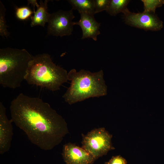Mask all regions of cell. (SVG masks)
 Here are the masks:
<instances>
[{
  "mask_svg": "<svg viewBox=\"0 0 164 164\" xmlns=\"http://www.w3.org/2000/svg\"><path fill=\"white\" fill-rule=\"evenodd\" d=\"M10 110L12 122L42 149H52L68 133L64 119L39 97L21 93L11 101Z\"/></svg>",
  "mask_w": 164,
  "mask_h": 164,
  "instance_id": "obj_1",
  "label": "cell"
},
{
  "mask_svg": "<svg viewBox=\"0 0 164 164\" xmlns=\"http://www.w3.org/2000/svg\"><path fill=\"white\" fill-rule=\"evenodd\" d=\"M68 78L71 81L70 85L62 97L69 104L107 94L102 70L92 72L84 69L77 71L73 69L68 72Z\"/></svg>",
  "mask_w": 164,
  "mask_h": 164,
  "instance_id": "obj_2",
  "label": "cell"
},
{
  "mask_svg": "<svg viewBox=\"0 0 164 164\" xmlns=\"http://www.w3.org/2000/svg\"><path fill=\"white\" fill-rule=\"evenodd\" d=\"M68 72L63 68L55 64L50 56L43 53L33 56L30 62L25 80L34 85L56 91L67 82Z\"/></svg>",
  "mask_w": 164,
  "mask_h": 164,
  "instance_id": "obj_3",
  "label": "cell"
},
{
  "mask_svg": "<svg viewBox=\"0 0 164 164\" xmlns=\"http://www.w3.org/2000/svg\"><path fill=\"white\" fill-rule=\"evenodd\" d=\"M33 56L25 49L7 47L0 49V84L15 89L25 80Z\"/></svg>",
  "mask_w": 164,
  "mask_h": 164,
  "instance_id": "obj_4",
  "label": "cell"
},
{
  "mask_svg": "<svg viewBox=\"0 0 164 164\" xmlns=\"http://www.w3.org/2000/svg\"><path fill=\"white\" fill-rule=\"evenodd\" d=\"M111 138L104 128L94 129L84 136L82 147L96 159L111 149Z\"/></svg>",
  "mask_w": 164,
  "mask_h": 164,
  "instance_id": "obj_5",
  "label": "cell"
},
{
  "mask_svg": "<svg viewBox=\"0 0 164 164\" xmlns=\"http://www.w3.org/2000/svg\"><path fill=\"white\" fill-rule=\"evenodd\" d=\"M73 10H60L50 14L48 22V34L60 37L71 35L74 26L73 20L75 18Z\"/></svg>",
  "mask_w": 164,
  "mask_h": 164,
  "instance_id": "obj_6",
  "label": "cell"
},
{
  "mask_svg": "<svg viewBox=\"0 0 164 164\" xmlns=\"http://www.w3.org/2000/svg\"><path fill=\"white\" fill-rule=\"evenodd\" d=\"M126 24L132 26L145 30L157 31L163 27V22L155 13L144 11L135 13L129 11L124 14Z\"/></svg>",
  "mask_w": 164,
  "mask_h": 164,
  "instance_id": "obj_7",
  "label": "cell"
},
{
  "mask_svg": "<svg viewBox=\"0 0 164 164\" xmlns=\"http://www.w3.org/2000/svg\"><path fill=\"white\" fill-rule=\"evenodd\" d=\"M62 155L66 164H92L96 160L84 149L70 143L64 145Z\"/></svg>",
  "mask_w": 164,
  "mask_h": 164,
  "instance_id": "obj_8",
  "label": "cell"
},
{
  "mask_svg": "<svg viewBox=\"0 0 164 164\" xmlns=\"http://www.w3.org/2000/svg\"><path fill=\"white\" fill-rule=\"evenodd\" d=\"M12 121L6 114V108L0 102V153L3 154L9 151L13 135Z\"/></svg>",
  "mask_w": 164,
  "mask_h": 164,
  "instance_id": "obj_9",
  "label": "cell"
},
{
  "mask_svg": "<svg viewBox=\"0 0 164 164\" xmlns=\"http://www.w3.org/2000/svg\"><path fill=\"white\" fill-rule=\"evenodd\" d=\"M80 16L79 21L74 22L73 25L80 27L82 32L81 39L91 38L97 41V36L100 34L99 29L101 23L96 21L94 15L82 14Z\"/></svg>",
  "mask_w": 164,
  "mask_h": 164,
  "instance_id": "obj_10",
  "label": "cell"
},
{
  "mask_svg": "<svg viewBox=\"0 0 164 164\" xmlns=\"http://www.w3.org/2000/svg\"><path fill=\"white\" fill-rule=\"evenodd\" d=\"M48 1L47 0L39 1V5L37 7L36 11L34 12L33 15L31 17V27L37 26L44 27L46 23H48L50 15L47 11Z\"/></svg>",
  "mask_w": 164,
  "mask_h": 164,
  "instance_id": "obj_11",
  "label": "cell"
},
{
  "mask_svg": "<svg viewBox=\"0 0 164 164\" xmlns=\"http://www.w3.org/2000/svg\"><path fill=\"white\" fill-rule=\"evenodd\" d=\"M68 2L80 14H95L94 0H69Z\"/></svg>",
  "mask_w": 164,
  "mask_h": 164,
  "instance_id": "obj_12",
  "label": "cell"
},
{
  "mask_svg": "<svg viewBox=\"0 0 164 164\" xmlns=\"http://www.w3.org/2000/svg\"><path fill=\"white\" fill-rule=\"evenodd\" d=\"M129 2L128 0H111L106 11L113 16L121 12L125 14L129 11L127 8Z\"/></svg>",
  "mask_w": 164,
  "mask_h": 164,
  "instance_id": "obj_13",
  "label": "cell"
},
{
  "mask_svg": "<svg viewBox=\"0 0 164 164\" xmlns=\"http://www.w3.org/2000/svg\"><path fill=\"white\" fill-rule=\"evenodd\" d=\"M144 12L155 13L156 9L164 4V0H142Z\"/></svg>",
  "mask_w": 164,
  "mask_h": 164,
  "instance_id": "obj_14",
  "label": "cell"
},
{
  "mask_svg": "<svg viewBox=\"0 0 164 164\" xmlns=\"http://www.w3.org/2000/svg\"><path fill=\"white\" fill-rule=\"evenodd\" d=\"M5 8L1 1H0V35L7 37L10 34L7 29L6 21L5 19Z\"/></svg>",
  "mask_w": 164,
  "mask_h": 164,
  "instance_id": "obj_15",
  "label": "cell"
},
{
  "mask_svg": "<svg viewBox=\"0 0 164 164\" xmlns=\"http://www.w3.org/2000/svg\"><path fill=\"white\" fill-rule=\"evenodd\" d=\"M16 9V16L20 20H26L31 17V15L34 13V12L28 6H22Z\"/></svg>",
  "mask_w": 164,
  "mask_h": 164,
  "instance_id": "obj_16",
  "label": "cell"
},
{
  "mask_svg": "<svg viewBox=\"0 0 164 164\" xmlns=\"http://www.w3.org/2000/svg\"><path fill=\"white\" fill-rule=\"evenodd\" d=\"M111 0H94L95 14L107 10Z\"/></svg>",
  "mask_w": 164,
  "mask_h": 164,
  "instance_id": "obj_17",
  "label": "cell"
},
{
  "mask_svg": "<svg viewBox=\"0 0 164 164\" xmlns=\"http://www.w3.org/2000/svg\"><path fill=\"white\" fill-rule=\"evenodd\" d=\"M126 160L122 157L118 155L113 157L106 164H127Z\"/></svg>",
  "mask_w": 164,
  "mask_h": 164,
  "instance_id": "obj_18",
  "label": "cell"
},
{
  "mask_svg": "<svg viewBox=\"0 0 164 164\" xmlns=\"http://www.w3.org/2000/svg\"><path fill=\"white\" fill-rule=\"evenodd\" d=\"M28 4H31L33 7V11H35V7L36 6L37 7H38L39 5L38 4L36 0H28Z\"/></svg>",
  "mask_w": 164,
  "mask_h": 164,
  "instance_id": "obj_19",
  "label": "cell"
}]
</instances>
